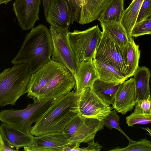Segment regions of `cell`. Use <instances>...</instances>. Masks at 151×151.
I'll list each match as a JSON object with an SVG mask.
<instances>
[{
  "label": "cell",
  "mask_w": 151,
  "mask_h": 151,
  "mask_svg": "<svg viewBox=\"0 0 151 151\" xmlns=\"http://www.w3.org/2000/svg\"><path fill=\"white\" fill-rule=\"evenodd\" d=\"M75 1L77 5L81 9L86 5L88 0H76Z\"/></svg>",
  "instance_id": "cell-36"
},
{
  "label": "cell",
  "mask_w": 151,
  "mask_h": 151,
  "mask_svg": "<svg viewBox=\"0 0 151 151\" xmlns=\"http://www.w3.org/2000/svg\"><path fill=\"white\" fill-rule=\"evenodd\" d=\"M74 77L75 92L77 94L86 88H91L94 81L99 78L93 59L79 63Z\"/></svg>",
  "instance_id": "cell-16"
},
{
  "label": "cell",
  "mask_w": 151,
  "mask_h": 151,
  "mask_svg": "<svg viewBox=\"0 0 151 151\" xmlns=\"http://www.w3.org/2000/svg\"><path fill=\"white\" fill-rule=\"evenodd\" d=\"M144 0H132L123 13L120 22L125 30L130 42L132 38L131 35L132 29L136 23L139 12Z\"/></svg>",
  "instance_id": "cell-22"
},
{
  "label": "cell",
  "mask_w": 151,
  "mask_h": 151,
  "mask_svg": "<svg viewBox=\"0 0 151 151\" xmlns=\"http://www.w3.org/2000/svg\"><path fill=\"white\" fill-rule=\"evenodd\" d=\"M71 145L69 139L63 132L48 133L34 137L33 143L24 147L27 151H65Z\"/></svg>",
  "instance_id": "cell-10"
},
{
  "label": "cell",
  "mask_w": 151,
  "mask_h": 151,
  "mask_svg": "<svg viewBox=\"0 0 151 151\" xmlns=\"http://www.w3.org/2000/svg\"><path fill=\"white\" fill-rule=\"evenodd\" d=\"M53 45L49 29L40 24L26 35L21 47L11 61L13 64H28L32 74L51 59Z\"/></svg>",
  "instance_id": "cell-2"
},
{
  "label": "cell",
  "mask_w": 151,
  "mask_h": 151,
  "mask_svg": "<svg viewBox=\"0 0 151 151\" xmlns=\"http://www.w3.org/2000/svg\"><path fill=\"white\" fill-rule=\"evenodd\" d=\"M143 129H145L149 133L150 135L151 136V131L150 129H150L148 127L146 128H142Z\"/></svg>",
  "instance_id": "cell-38"
},
{
  "label": "cell",
  "mask_w": 151,
  "mask_h": 151,
  "mask_svg": "<svg viewBox=\"0 0 151 151\" xmlns=\"http://www.w3.org/2000/svg\"><path fill=\"white\" fill-rule=\"evenodd\" d=\"M113 67L128 79V71L123 56L121 47L102 36L93 59Z\"/></svg>",
  "instance_id": "cell-9"
},
{
  "label": "cell",
  "mask_w": 151,
  "mask_h": 151,
  "mask_svg": "<svg viewBox=\"0 0 151 151\" xmlns=\"http://www.w3.org/2000/svg\"><path fill=\"white\" fill-rule=\"evenodd\" d=\"M11 149L6 145L4 142L0 132V151L11 150Z\"/></svg>",
  "instance_id": "cell-35"
},
{
  "label": "cell",
  "mask_w": 151,
  "mask_h": 151,
  "mask_svg": "<svg viewBox=\"0 0 151 151\" xmlns=\"http://www.w3.org/2000/svg\"><path fill=\"white\" fill-rule=\"evenodd\" d=\"M94 139L88 143V146L86 147H78L74 149L73 151H99L100 150L102 146L99 144L97 142H94Z\"/></svg>",
  "instance_id": "cell-33"
},
{
  "label": "cell",
  "mask_w": 151,
  "mask_h": 151,
  "mask_svg": "<svg viewBox=\"0 0 151 151\" xmlns=\"http://www.w3.org/2000/svg\"><path fill=\"white\" fill-rule=\"evenodd\" d=\"M78 114L81 116L103 121L112 109L93 91L87 88L78 94Z\"/></svg>",
  "instance_id": "cell-8"
},
{
  "label": "cell",
  "mask_w": 151,
  "mask_h": 151,
  "mask_svg": "<svg viewBox=\"0 0 151 151\" xmlns=\"http://www.w3.org/2000/svg\"><path fill=\"white\" fill-rule=\"evenodd\" d=\"M123 0H110L97 19L101 22H120L124 11Z\"/></svg>",
  "instance_id": "cell-23"
},
{
  "label": "cell",
  "mask_w": 151,
  "mask_h": 151,
  "mask_svg": "<svg viewBox=\"0 0 151 151\" xmlns=\"http://www.w3.org/2000/svg\"><path fill=\"white\" fill-rule=\"evenodd\" d=\"M151 34V17L136 23L132 30L131 36L137 37Z\"/></svg>",
  "instance_id": "cell-27"
},
{
  "label": "cell",
  "mask_w": 151,
  "mask_h": 151,
  "mask_svg": "<svg viewBox=\"0 0 151 151\" xmlns=\"http://www.w3.org/2000/svg\"><path fill=\"white\" fill-rule=\"evenodd\" d=\"M76 0H68L70 8L71 15L70 23L74 22H78L81 9L76 4Z\"/></svg>",
  "instance_id": "cell-32"
},
{
  "label": "cell",
  "mask_w": 151,
  "mask_h": 151,
  "mask_svg": "<svg viewBox=\"0 0 151 151\" xmlns=\"http://www.w3.org/2000/svg\"><path fill=\"white\" fill-rule=\"evenodd\" d=\"M104 127L102 121L81 116L78 126L69 139L70 150L79 146L81 143H88L94 139L97 133L103 129Z\"/></svg>",
  "instance_id": "cell-12"
},
{
  "label": "cell",
  "mask_w": 151,
  "mask_h": 151,
  "mask_svg": "<svg viewBox=\"0 0 151 151\" xmlns=\"http://www.w3.org/2000/svg\"><path fill=\"white\" fill-rule=\"evenodd\" d=\"M31 74L28 64H14L0 73V107L14 105L26 92Z\"/></svg>",
  "instance_id": "cell-4"
},
{
  "label": "cell",
  "mask_w": 151,
  "mask_h": 151,
  "mask_svg": "<svg viewBox=\"0 0 151 151\" xmlns=\"http://www.w3.org/2000/svg\"><path fill=\"white\" fill-rule=\"evenodd\" d=\"M42 1L44 15L45 17L47 15L48 7L53 0H42Z\"/></svg>",
  "instance_id": "cell-34"
},
{
  "label": "cell",
  "mask_w": 151,
  "mask_h": 151,
  "mask_svg": "<svg viewBox=\"0 0 151 151\" xmlns=\"http://www.w3.org/2000/svg\"><path fill=\"white\" fill-rule=\"evenodd\" d=\"M71 15L68 0H53L48 7L46 22L60 28L68 29Z\"/></svg>",
  "instance_id": "cell-14"
},
{
  "label": "cell",
  "mask_w": 151,
  "mask_h": 151,
  "mask_svg": "<svg viewBox=\"0 0 151 151\" xmlns=\"http://www.w3.org/2000/svg\"><path fill=\"white\" fill-rule=\"evenodd\" d=\"M49 30L53 45L51 60L64 66L74 76L78 64L68 40V29L50 25Z\"/></svg>",
  "instance_id": "cell-7"
},
{
  "label": "cell",
  "mask_w": 151,
  "mask_h": 151,
  "mask_svg": "<svg viewBox=\"0 0 151 151\" xmlns=\"http://www.w3.org/2000/svg\"><path fill=\"white\" fill-rule=\"evenodd\" d=\"M41 0H15L13 4V10L18 24L24 30L34 28L36 22L39 19L40 7Z\"/></svg>",
  "instance_id": "cell-11"
},
{
  "label": "cell",
  "mask_w": 151,
  "mask_h": 151,
  "mask_svg": "<svg viewBox=\"0 0 151 151\" xmlns=\"http://www.w3.org/2000/svg\"><path fill=\"white\" fill-rule=\"evenodd\" d=\"M133 76L137 101L150 97L151 74L149 69L145 66L139 67Z\"/></svg>",
  "instance_id": "cell-19"
},
{
  "label": "cell",
  "mask_w": 151,
  "mask_h": 151,
  "mask_svg": "<svg viewBox=\"0 0 151 151\" xmlns=\"http://www.w3.org/2000/svg\"><path fill=\"white\" fill-rule=\"evenodd\" d=\"M126 123L129 127L135 124H145L151 122V114H144L133 112L126 117Z\"/></svg>",
  "instance_id": "cell-28"
},
{
  "label": "cell",
  "mask_w": 151,
  "mask_h": 151,
  "mask_svg": "<svg viewBox=\"0 0 151 151\" xmlns=\"http://www.w3.org/2000/svg\"><path fill=\"white\" fill-rule=\"evenodd\" d=\"M102 37V32L98 25L84 31L68 32V40L78 64L93 59Z\"/></svg>",
  "instance_id": "cell-6"
},
{
  "label": "cell",
  "mask_w": 151,
  "mask_h": 151,
  "mask_svg": "<svg viewBox=\"0 0 151 151\" xmlns=\"http://www.w3.org/2000/svg\"><path fill=\"white\" fill-rule=\"evenodd\" d=\"M121 83L105 81L98 78L91 88L104 102L109 105H112L116 93Z\"/></svg>",
  "instance_id": "cell-21"
},
{
  "label": "cell",
  "mask_w": 151,
  "mask_h": 151,
  "mask_svg": "<svg viewBox=\"0 0 151 151\" xmlns=\"http://www.w3.org/2000/svg\"><path fill=\"white\" fill-rule=\"evenodd\" d=\"M78 95L73 91L57 99L33 127L30 133L35 136L47 133L63 132L78 115Z\"/></svg>",
  "instance_id": "cell-3"
},
{
  "label": "cell",
  "mask_w": 151,
  "mask_h": 151,
  "mask_svg": "<svg viewBox=\"0 0 151 151\" xmlns=\"http://www.w3.org/2000/svg\"><path fill=\"white\" fill-rule=\"evenodd\" d=\"M110 151H151V142L146 139H141L139 141L129 142L126 147H117L109 150Z\"/></svg>",
  "instance_id": "cell-25"
},
{
  "label": "cell",
  "mask_w": 151,
  "mask_h": 151,
  "mask_svg": "<svg viewBox=\"0 0 151 151\" xmlns=\"http://www.w3.org/2000/svg\"><path fill=\"white\" fill-rule=\"evenodd\" d=\"M81 116L78 115L74 118L65 127L63 132L69 139L72 137L76 129L81 121Z\"/></svg>",
  "instance_id": "cell-31"
},
{
  "label": "cell",
  "mask_w": 151,
  "mask_h": 151,
  "mask_svg": "<svg viewBox=\"0 0 151 151\" xmlns=\"http://www.w3.org/2000/svg\"><path fill=\"white\" fill-rule=\"evenodd\" d=\"M150 96L147 99L139 100L135 106L134 113L144 114H151Z\"/></svg>",
  "instance_id": "cell-29"
},
{
  "label": "cell",
  "mask_w": 151,
  "mask_h": 151,
  "mask_svg": "<svg viewBox=\"0 0 151 151\" xmlns=\"http://www.w3.org/2000/svg\"><path fill=\"white\" fill-rule=\"evenodd\" d=\"M110 1L88 0L86 5L81 8L78 22L85 24L97 19Z\"/></svg>",
  "instance_id": "cell-18"
},
{
  "label": "cell",
  "mask_w": 151,
  "mask_h": 151,
  "mask_svg": "<svg viewBox=\"0 0 151 151\" xmlns=\"http://www.w3.org/2000/svg\"><path fill=\"white\" fill-rule=\"evenodd\" d=\"M119 120L120 117L114 109L111 110L102 121L104 126L111 130L113 128L118 130L126 137L129 142H134V141L131 139L121 129L119 124Z\"/></svg>",
  "instance_id": "cell-26"
},
{
  "label": "cell",
  "mask_w": 151,
  "mask_h": 151,
  "mask_svg": "<svg viewBox=\"0 0 151 151\" xmlns=\"http://www.w3.org/2000/svg\"><path fill=\"white\" fill-rule=\"evenodd\" d=\"M57 98L46 99L27 105L24 109H4L0 111V121L30 134L32 125L37 122Z\"/></svg>",
  "instance_id": "cell-5"
},
{
  "label": "cell",
  "mask_w": 151,
  "mask_h": 151,
  "mask_svg": "<svg viewBox=\"0 0 151 151\" xmlns=\"http://www.w3.org/2000/svg\"><path fill=\"white\" fill-rule=\"evenodd\" d=\"M73 74L63 65L51 60L31 74L26 92L33 100L58 98L75 87Z\"/></svg>",
  "instance_id": "cell-1"
},
{
  "label": "cell",
  "mask_w": 151,
  "mask_h": 151,
  "mask_svg": "<svg viewBox=\"0 0 151 151\" xmlns=\"http://www.w3.org/2000/svg\"><path fill=\"white\" fill-rule=\"evenodd\" d=\"M124 59L127 66V78L133 76L139 68V63L140 55L139 46L135 43L132 39L126 46L121 47Z\"/></svg>",
  "instance_id": "cell-20"
},
{
  "label": "cell",
  "mask_w": 151,
  "mask_h": 151,
  "mask_svg": "<svg viewBox=\"0 0 151 151\" xmlns=\"http://www.w3.org/2000/svg\"><path fill=\"white\" fill-rule=\"evenodd\" d=\"M99 79L108 82L122 83L127 79L115 68L93 59Z\"/></svg>",
  "instance_id": "cell-24"
},
{
  "label": "cell",
  "mask_w": 151,
  "mask_h": 151,
  "mask_svg": "<svg viewBox=\"0 0 151 151\" xmlns=\"http://www.w3.org/2000/svg\"><path fill=\"white\" fill-rule=\"evenodd\" d=\"M0 132L5 144L11 148H16L17 150L29 146L34 141L33 135L5 123L0 125Z\"/></svg>",
  "instance_id": "cell-15"
},
{
  "label": "cell",
  "mask_w": 151,
  "mask_h": 151,
  "mask_svg": "<svg viewBox=\"0 0 151 151\" xmlns=\"http://www.w3.org/2000/svg\"><path fill=\"white\" fill-rule=\"evenodd\" d=\"M12 0H0V5L2 4H6Z\"/></svg>",
  "instance_id": "cell-37"
},
{
  "label": "cell",
  "mask_w": 151,
  "mask_h": 151,
  "mask_svg": "<svg viewBox=\"0 0 151 151\" xmlns=\"http://www.w3.org/2000/svg\"><path fill=\"white\" fill-rule=\"evenodd\" d=\"M137 101L134 81L131 78L120 85L112 107L118 112L124 115L133 109Z\"/></svg>",
  "instance_id": "cell-13"
},
{
  "label": "cell",
  "mask_w": 151,
  "mask_h": 151,
  "mask_svg": "<svg viewBox=\"0 0 151 151\" xmlns=\"http://www.w3.org/2000/svg\"><path fill=\"white\" fill-rule=\"evenodd\" d=\"M124 1H125V0H123Z\"/></svg>",
  "instance_id": "cell-39"
},
{
  "label": "cell",
  "mask_w": 151,
  "mask_h": 151,
  "mask_svg": "<svg viewBox=\"0 0 151 151\" xmlns=\"http://www.w3.org/2000/svg\"><path fill=\"white\" fill-rule=\"evenodd\" d=\"M102 36L113 42L120 47L126 46L129 42L126 32L120 22H101Z\"/></svg>",
  "instance_id": "cell-17"
},
{
  "label": "cell",
  "mask_w": 151,
  "mask_h": 151,
  "mask_svg": "<svg viewBox=\"0 0 151 151\" xmlns=\"http://www.w3.org/2000/svg\"><path fill=\"white\" fill-rule=\"evenodd\" d=\"M151 17V0H144L141 6L136 23Z\"/></svg>",
  "instance_id": "cell-30"
}]
</instances>
